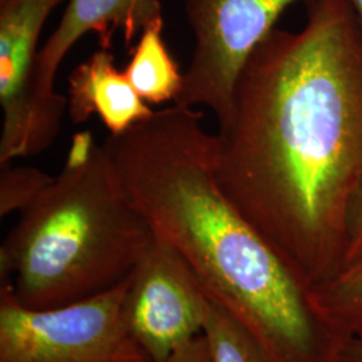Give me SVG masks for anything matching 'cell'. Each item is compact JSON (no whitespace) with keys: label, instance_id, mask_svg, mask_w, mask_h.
Segmentation results:
<instances>
[{"label":"cell","instance_id":"5bb4252c","mask_svg":"<svg viewBox=\"0 0 362 362\" xmlns=\"http://www.w3.org/2000/svg\"><path fill=\"white\" fill-rule=\"evenodd\" d=\"M360 259H362V194L356 202L350 215L344 267Z\"/></svg>","mask_w":362,"mask_h":362},{"label":"cell","instance_id":"ac0fdd59","mask_svg":"<svg viewBox=\"0 0 362 362\" xmlns=\"http://www.w3.org/2000/svg\"><path fill=\"white\" fill-rule=\"evenodd\" d=\"M338 362H341V361H338Z\"/></svg>","mask_w":362,"mask_h":362},{"label":"cell","instance_id":"9c48e42d","mask_svg":"<svg viewBox=\"0 0 362 362\" xmlns=\"http://www.w3.org/2000/svg\"><path fill=\"white\" fill-rule=\"evenodd\" d=\"M67 115L74 125L98 116L110 134H119L155 113L134 90L109 49L101 47L69 77Z\"/></svg>","mask_w":362,"mask_h":362},{"label":"cell","instance_id":"277c9868","mask_svg":"<svg viewBox=\"0 0 362 362\" xmlns=\"http://www.w3.org/2000/svg\"><path fill=\"white\" fill-rule=\"evenodd\" d=\"M0 362L149 361L124 318L128 276L76 302L28 309L0 279Z\"/></svg>","mask_w":362,"mask_h":362},{"label":"cell","instance_id":"7a4b0ae2","mask_svg":"<svg viewBox=\"0 0 362 362\" xmlns=\"http://www.w3.org/2000/svg\"><path fill=\"white\" fill-rule=\"evenodd\" d=\"M203 118L175 104L109 134L104 146L122 188L269 362L339 361L346 339L315 309L310 287L221 191L216 137Z\"/></svg>","mask_w":362,"mask_h":362},{"label":"cell","instance_id":"ba28073f","mask_svg":"<svg viewBox=\"0 0 362 362\" xmlns=\"http://www.w3.org/2000/svg\"><path fill=\"white\" fill-rule=\"evenodd\" d=\"M164 22L160 0H69L59 25L40 47L37 86L40 100L65 116L67 98L55 91V77L66 55L89 33L101 38V47L110 49L112 35L121 33L128 47L145 28Z\"/></svg>","mask_w":362,"mask_h":362},{"label":"cell","instance_id":"3957f363","mask_svg":"<svg viewBox=\"0 0 362 362\" xmlns=\"http://www.w3.org/2000/svg\"><path fill=\"white\" fill-rule=\"evenodd\" d=\"M155 240L104 144L82 132L61 173L1 243L0 279L28 309L62 306L124 281Z\"/></svg>","mask_w":362,"mask_h":362},{"label":"cell","instance_id":"8992f818","mask_svg":"<svg viewBox=\"0 0 362 362\" xmlns=\"http://www.w3.org/2000/svg\"><path fill=\"white\" fill-rule=\"evenodd\" d=\"M65 0H0V164L39 155L59 134L64 116L39 97L38 40Z\"/></svg>","mask_w":362,"mask_h":362},{"label":"cell","instance_id":"7c38bea8","mask_svg":"<svg viewBox=\"0 0 362 362\" xmlns=\"http://www.w3.org/2000/svg\"><path fill=\"white\" fill-rule=\"evenodd\" d=\"M203 334L212 362H269L254 338L211 299Z\"/></svg>","mask_w":362,"mask_h":362},{"label":"cell","instance_id":"9a60e30c","mask_svg":"<svg viewBox=\"0 0 362 362\" xmlns=\"http://www.w3.org/2000/svg\"><path fill=\"white\" fill-rule=\"evenodd\" d=\"M160 362H212L207 338L204 334L196 337L192 341L176 350L173 354H170L168 358Z\"/></svg>","mask_w":362,"mask_h":362},{"label":"cell","instance_id":"6da1fadb","mask_svg":"<svg viewBox=\"0 0 362 362\" xmlns=\"http://www.w3.org/2000/svg\"><path fill=\"white\" fill-rule=\"evenodd\" d=\"M297 33L274 28L236 81L216 137V179L309 286L345 262L362 194V22L350 0H310Z\"/></svg>","mask_w":362,"mask_h":362},{"label":"cell","instance_id":"52a82bcc","mask_svg":"<svg viewBox=\"0 0 362 362\" xmlns=\"http://www.w3.org/2000/svg\"><path fill=\"white\" fill-rule=\"evenodd\" d=\"M209 298L180 254L156 239L128 275L124 318L151 362L164 361L203 334Z\"/></svg>","mask_w":362,"mask_h":362},{"label":"cell","instance_id":"4fadbf2b","mask_svg":"<svg viewBox=\"0 0 362 362\" xmlns=\"http://www.w3.org/2000/svg\"><path fill=\"white\" fill-rule=\"evenodd\" d=\"M54 177L34 167H11L0 164V216L22 212L30 207Z\"/></svg>","mask_w":362,"mask_h":362},{"label":"cell","instance_id":"5b68a950","mask_svg":"<svg viewBox=\"0 0 362 362\" xmlns=\"http://www.w3.org/2000/svg\"><path fill=\"white\" fill-rule=\"evenodd\" d=\"M299 1L310 0H185L194 49L175 104L206 106L223 125L248 59L279 16Z\"/></svg>","mask_w":362,"mask_h":362},{"label":"cell","instance_id":"30bf717a","mask_svg":"<svg viewBox=\"0 0 362 362\" xmlns=\"http://www.w3.org/2000/svg\"><path fill=\"white\" fill-rule=\"evenodd\" d=\"M164 22L145 28L129 49L130 61L124 73L146 104L173 101L182 88L184 73L170 55L163 38Z\"/></svg>","mask_w":362,"mask_h":362},{"label":"cell","instance_id":"8fae6325","mask_svg":"<svg viewBox=\"0 0 362 362\" xmlns=\"http://www.w3.org/2000/svg\"><path fill=\"white\" fill-rule=\"evenodd\" d=\"M315 309L344 339L362 336V259L311 287Z\"/></svg>","mask_w":362,"mask_h":362},{"label":"cell","instance_id":"2e32d148","mask_svg":"<svg viewBox=\"0 0 362 362\" xmlns=\"http://www.w3.org/2000/svg\"><path fill=\"white\" fill-rule=\"evenodd\" d=\"M341 362H362V336L346 339L339 351Z\"/></svg>","mask_w":362,"mask_h":362},{"label":"cell","instance_id":"e0dca14e","mask_svg":"<svg viewBox=\"0 0 362 362\" xmlns=\"http://www.w3.org/2000/svg\"><path fill=\"white\" fill-rule=\"evenodd\" d=\"M350 3H351V6L354 7L356 13L360 16V19H361L362 22V0H350Z\"/></svg>","mask_w":362,"mask_h":362}]
</instances>
